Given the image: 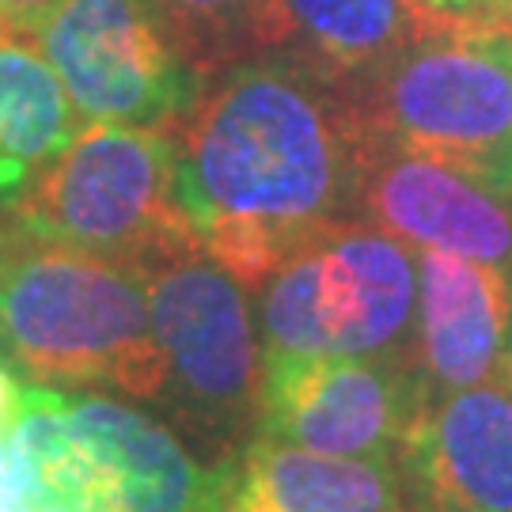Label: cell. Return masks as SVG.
Segmentation results:
<instances>
[{"instance_id":"cell-1","label":"cell","mask_w":512,"mask_h":512,"mask_svg":"<svg viewBox=\"0 0 512 512\" xmlns=\"http://www.w3.org/2000/svg\"><path fill=\"white\" fill-rule=\"evenodd\" d=\"M198 251L247 289L353 220L365 129L342 80L293 54H247L171 126Z\"/></svg>"},{"instance_id":"cell-2","label":"cell","mask_w":512,"mask_h":512,"mask_svg":"<svg viewBox=\"0 0 512 512\" xmlns=\"http://www.w3.org/2000/svg\"><path fill=\"white\" fill-rule=\"evenodd\" d=\"M0 357L31 384L160 403L145 270L19 228L0 236Z\"/></svg>"},{"instance_id":"cell-3","label":"cell","mask_w":512,"mask_h":512,"mask_svg":"<svg viewBox=\"0 0 512 512\" xmlns=\"http://www.w3.org/2000/svg\"><path fill=\"white\" fill-rule=\"evenodd\" d=\"M8 209L27 236L141 270L198 251L179 198V145L160 126H80Z\"/></svg>"},{"instance_id":"cell-4","label":"cell","mask_w":512,"mask_h":512,"mask_svg":"<svg viewBox=\"0 0 512 512\" xmlns=\"http://www.w3.org/2000/svg\"><path fill=\"white\" fill-rule=\"evenodd\" d=\"M368 141L425 152L512 194V31L437 23L349 84Z\"/></svg>"},{"instance_id":"cell-5","label":"cell","mask_w":512,"mask_h":512,"mask_svg":"<svg viewBox=\"0 0 512 512\" xmlns=\"http://www.w3.org/2000/svg\"><path fill=\"white\" fill-rule=\"evenodd\" d=\"M262 357H387L414 365L418 258L403 239L346 220L262 281Z\"/></svg>"},{"instance_id":"cell-6","label":"cell","mask_w":512,"mask_h":512,"mask_svg":"<svg viewBox=\"0 0 512 512\" xmlns=\"http://www.w3.org/2000/svg\"><path fill=\"white\" fill-rule=\"evenodd\" d=\"M160 406L205 440L232 448L258 421L262 330L247 285L202 251L145 270Z\"/></svg>"},{"instance_id":"cell-7","label":"cell","mask_w":512,"mask_h":512,"mask_svg":"<svg viewBox=\"0 0 512 512\" xmlns=\"http://www.w3.org/2000/svg\"><path fill=\"white\" fill-rule=\"evenodd\" d=\"M35 42L88 122L171 129L213 76L145 0H65Z\"/></svg>"},{"instance_id":"cell-8","label":"cell","mask_w":512,"mask_h":512,"mask_svg":"<svg viewBox=\"0 0 512 512\" xmlns=\"http://www.w3.org/2000/svg\"><path fill=\"white\" fill-rule=\"evenodd\" d=\"M429 395L410 361L262 357L258 437L346 459L403 463Z\"/></svg>"},{"instance_id":"cell-9","label":"cell","mask_w":512,"mask_h":512,"mask_svg":"<svg viewBox=\"0 0 512 512\" xmlns=\"http://www.w3.org/2000/svg\"><path fill=\"white\" fill-rule=\"evenodd\" d=\"M353 220L512 274V194L437 156L365 137Z\"/></svg>"},{"instance_id":"cell-10","label":"cell","mask_w":512,"mask_h":512,"mask_svg":"<svg viewBox=\"0 0 512 512\" xmlns=\"http://www.w3.org/2000/svg\"><path fill=\"white\" fill-rule=\"evenodd\" d=\"M414 372L429 399L512 376V274L418 247Z\"/></svg>"},{"instance_id":"cell-11","label":"cell","mask_w":512,"mask_h":512,"mask_svg":"<svg viewBox=\"0 0 512 512\" xmlns=\"http://www.w3.org/2000/svg\"><path fill=\"white\" fill-rule=\"evenodd\" d=\"M403 475L418 512H512V376L429 399Z\"/></svg>"},{"instance_id":"cell-12","label":"cell","mask_w":512,"mask_h":512,"mask_svg":"<svg viewBox=\"0 0 512 512\" xmlns=\"http://www.w3.org/2000/svg\"><path fill=\"white\" fill-rule=\"evenodd\" d=\"M0 512H126L118 478L76 433L61 387L19 384L0 418Z\"/></svg>"},{"instance_id":"cell-13","label":"cell","mask_w":512,"mask_h":512,"mask_svg":"<svg viewBox=\"0 0 512 512\" xmlns=\"http://www.w3.org/2000/svg\"><path fill=\"white\" fill-rule=\"evenodd\" d=\"M76 433L110 463L126 512H224L236 459L205 467L175 433L110 395H69Z\"/></svg>"},{"instance_id":"cell-14","label":"cell","mask_w":512,"mask_h":512,"mask_svg":"<svg viewBox=\"0 0 512 512\" xmlns=\"http://www.w3.org/2000/svg\"><path fill=\"white\" fill-rule=\"evenodd\" d=\"M224 512H418L403 463L346 459L251 437Z\"/></svg>"},{"instance_id":"cell-15","label":"cell","mask_w":512,"mask_h":512,"mask_svg":"<svg viewBox=\"0 0 512 512\" xmlns=\"http://www.w3.org/2000/svg\"><path fill=\"white\" fill-rule=\"evenodd\" d=\"M429 27L414 0H262L251 54H293L349 88Z\"/></svg>"},{"instance_id":"cell-16","label":"cell","mask_w":512,"mask_h":512,"mask_svg":"<svg viewBox=\"0 0 512 512\" xmlns=\"http://www.w3.org/2000/svg\"><path fill=\"white\" fill-rule=\"evenodd\" d=\"M76 133L80 114L35 38L0 35V202H16Z\"/></svg>"},{"instance_id":"cell-17","label":"cell","mask_w":512,"mask_h":512,"mask_svg":"<svg viewBox=\"0 0 512 512\" xmlns=\"http://www.w3.org/2000/svg\"><path fill=\"white\" fill-rule=\"evenodd\" d=\"M205 73L255 50L262 0H145Z\"/></svg>"},{"instance_id":"cell-18","label":"cell","mask_w":512,"mask_h":512,"mask_svg":"<svg viewBox=\"0 0 512 512\" xmlns=\"http://www.w3.org/2000/svg\"><path fill=\"white\" fill-rule=\"evenodd\" d=\"M437 23H475V27H509L512 0H414Z\"/></svg>"},{"instance_id":"cell-19","label":"cell","mask_w":512,"mask_h":512,"mask_svg":"<svg viewBox=\"0 0 512 512\" xmlns=\"http://www.w3.org/2000/svg\"><path fill=\"white\" fill-rule=\"evenodd\" d=\"M65 0H4V16H8V31L23 38H35L46 19L54 16Z\"/></svg>"},{"instance_id":"cell-20","label":"cell","mask_w":512,"mask_h":512,"mask_svg":"<svg viewBox=\"0 0 512 512\" xmlns=\"http://www.w3.org/2000/svg\"><path fill=\"white\" fill-rule=\"evenodd\" d=\"M16 395H19V384H16V376L8 372V368L0 365V418L12 410V403H16Z\"/></svg>"},{"instance_id":"cell-21","label":"cell","mask_w":512,"mask_h":512,"mask_svg":"<svg viewBox=\"0 0 512 512\" xmlns=\"http://www.w3.org/2000/svg\"><path fill=\"white\" fill-rule=\"evenodd\" d=\"M0 35H8V16H4V0H0Z\"/></svg>"}]
</instances>
